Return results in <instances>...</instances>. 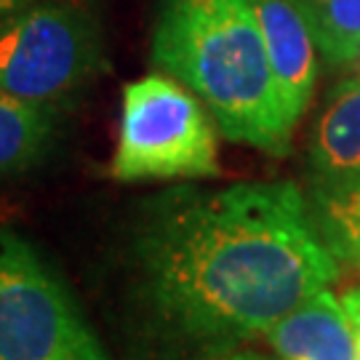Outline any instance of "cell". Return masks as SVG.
I'll return each mask as SVG.
<instances>
[{
  "label": "cell",
  "instance_id": "cell-1",
  "mask_svg": "<svg viewBox=\"0 0 360 360\" xmlns=\"http://www.w3.org/2000/svg\"><path fill=\"white\" fill-rule=\"evenodd\" d=\"M123 272L144 339L171 358L208 360L331 288L339 262L294 181H238L142 200Z\"/></svg>",
  "mask_w": 360,
  "mask_h": 360
},
{
  "label": "cell",
  "instance_id": "cell-2",
  "mask_svg": "<svg viewBox=\"0 0 360 360\" xmlns=\"http://www.w3.org/2000/svg\"><path fill=\"white\" fill-rule=\"evenodd\" d=\"M153 62L206 104L224 139L288 153L294 129L248 0H163Z\"/></svg>",
  "mask_w": 360,
  "mask_h": 360
},
{
  "label": "cell",
  "instance_id": "cell-3",
  "mask_svg": "<svg viewBox=\"0 0 360 360\" xmlns=\"http://www.w3.org/2000/svg\"><path fill=\"white\" fill-rule=\"evenodd\" d=\"M219 171V129L206 104L166 72L131 80L123 89L112 179H211Z\"/></svg>",
  "mask_w": 360,
  "mask_h": 360
},
{
  "label": "cell",
  "instance_id": "cell-4",
  "mask_svg": "<svg viewBox=\"0 0 360 360\" xmlns=\"http://www.w3.org/2000/svg\"><path fill=\"white\" fill-rule=\"evenodd\" d=\"M0 360H110L65 278L11 227H0Z\"/></svg>",
  "mask_w": 360,
  "mask_h": 360
},
{
  "label": "cell",
  "instance_id": "cell-5",
  "mask_svg": "<svg viewBox=\"0 0 360 360\" xmlns=\"http://www.w3.org/2000/svg\"><path fill=\"white\" fill-rule=\"evenodd\" d=\"M104 65L102 27L72 0H35L0 22V86L56 110Z\"/></svg>",
  "mask_w": 360,
  "mask_h": 360
},
{
  "label": "cell",
  "instance_id": "cell-6",
  "mask_svg": "<svg viewBox=\"0 0 360 360\" xmlns=\"http://www.w3.org/2000/svg\"><path fill=\"white\" fill-rule=\"evenodd\" d=\"M257 13L270 65L281 89L285 117L294 129L307 112L315 77H318V43L309 22L294 0H248Z\"/></svg>",
  "mask_w": 360,
  "mask_h": 360
},
{
  "label": "cell",
  "instance_id": "cell-7",
  "mask_svg": "<svg viewBox=\"0 0 360 360\" xmlns=\"http://www.w3.org/2000/svg\"><path fill=\"white\" fill-rule=\"evenodd\" d=\"M278 360H355V334L342 299L326 288L264 334Z\"/></svg>",
  "mask_w": 360,
  "mask_h": 360
},
{
  "label": "cell",
  "instance_id": "cell-8",
  "mask_svg": "<svg viewBox=\"0 0 360 360\" xmlns=\"http://www.w3.org/2000/svg\"><path fill=\"white\" fill-rule=\"evenodd\" d=\"M360 174V77L328 91L309 134V181H336Z\"/></svg>",
  "mask_w": 360,
  "mask_h": 360
},
{
  "label": "cell",
  "instance_id": "cell-9",
  "mask_svg": "<svg viewBox=\"0 0 360 360\" xmlns=\"http://www.w3.org/2000/svg\"><path fill=\"white\" fill-rule=\"evenodd\" d=\"M56 110L13 96L0 86V176L38 166L53 147Z\"/></svg>",
  "mask_w": 360,
  "mask_h": 360
},
{
  "label": "cell",
  "instance_id": "cell-10",
  "mask_svg": "<svg viewBox=\"0 0 360 360\" xmlns=\"http://www.w3.org/2000/svg\"><path fill=\"white\" fill-rule=\"evenodd\" d=\"M309 214L326 248L360 267V174L336 181H309Z\"/></svg>",
  "mask_w": 360,
  "mask_h": 360
},
{
  "label": "cell",
  "instance_id": "cell-11",
  "mask_svg": "<svg viewBox=\"0 0 360 360\" xmlns=\"http://www.w3.org/2000/svg\"><path fill=\"white\" fill-rule=\"evenodd\" d=\"M328 67H347L360 49V0H294Z\"/></svg>",
  "mask_w": 360,
  "mask_h": 360
},
{
  "label": "cell",
  "instance_id": "cell-12",
  "mask_svg": "<svg viewBox=\"0 0 360 360\" xmlns=\"http://www.w3.org/2000/svg\"><path fill=\"white\" fill-rule=\"evenodd\" d=\"M342 304L347 309L349 323H352V334H355V360H360V285H352L342 296Z\"/></svg>",
  "mask_w": 360,
  "mask_h": 360
},
{
  "label": "cell",
  "instance_id": "cell-13",
  "mask_svg": "<svg viewBox=\"0 0 360 360\" xmlns=\"http://www.w3.org/2000/svg\"><path fill=\"white\" fill-rule=\"evenodd\" d=\"M208 360H278V358H270V355L257 352V349L238 347V349H230V352H224V355H217V358H208Z\"/></svg>",
  "mask_w": 360,
  "mask_h": 360
},
{
  "label": "cell",
  "instance_id": "cell-14",
  "mask_svg": "<svg viewBox=\"0 0 360 360\" xmlns=\"http://www.w3.org/2000/svg\"><path fill=\"white\" fill-rule=\"evenodd\" d=\"M30 3H35V0H0V22L3 19H8L11 13H16L19 8H25Z\"/></svg>",
  "mask_w": 360,
  "mask_h": 360
},
{
  "label": "cell",
  "instance_id": "cell-15",
  "mask_svg": "<svg viewBox=\"0 0 360 360\" xmlns=\"http://www.w3.org/2000/svg\"><path fill=\"white\" fill-rule=\"evenodd\" d=\"M352 65H355V70H358V77H360V49H358V53H355V62H352Z\"/></svg>",
  "mask_w": 360,
  "mask_h": 360
}]
</instances>
